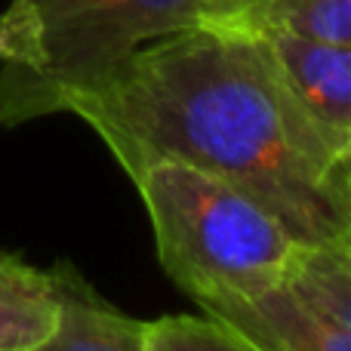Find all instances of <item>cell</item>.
<instances>
[{
  "mask_svg": "<svg viewBox=\"0 0 351 351\" xmlns=\"http://www.w3.org/2000/svg\"><path fill=\"white\" fill-rule=\"evenodd\" d=\"M53 271L62 293L59 327L34 351H145V321L105 302L68 262Z\"/></svg>",
  "mask_w": 351,
  "mask_h": 351,
  "instance_id": "cell-6",
  "label": "cell"
},
{
  "mask_svg": "<svg viewBox=\"0 0 351 351\" xmlns=\"http://www.w3.org/2000/svg\"><path fill=\"white\" fill-rule=\"evenodd\" d=\"M197 305L256 351H351V234L302 241L262 287Z\"/></svg>",
  "mask_w": 351,
  "mask_h": 351,
  "instance_id": "cell-4",
  "label": "cell"
},
{
  "mask_svg": "<svg viewBox=\"0 0 351 351\" xmlns=\"http://www.w3.org/2000/svg\"><path fill=\"white\" fill-rule=\"evenodd\" d=\"M210 0H12L0 16V127L65 114L117 62L197 28Z\"/></svg>",
  "mask_w": 351,
  "mask_h": 351,
  "instance_id": "cell-2",
  "label": "cell"
},
{
  "mask_svg": "<svg viewBox=\"0 0 351 351\" xmlns=\"http://www.w3.org/2000/svg\"><path fill=\"white\" fill-rule=\"evenodd\" d=\"M3 53H6V47H3V37H0V59H3Z\"/></svg>",
  "mask_w": 351,
  "mask_h": 351,
  "instance_id": "cell-11",
  "label": "cell"
},
{
  "mask_svg": "<svg viewBox=\"0 0 351 351\" xmlns=\"http://www.w3.org/2000/svg\"><path fill=\"white\" fill-rule=\"evenodd\" d=\"M123 173L179 160L247 191L299 241L351 234V158L290 105L256 37L188 28L117 62L65 102Z\"/></svg>",
  "mask_w": 351,
  "mask_h": 351,
  "instance_id": "cell-1",
  "label": "cell"
},
{
  "mask_svg": "<svg viewBox=\"0 0 351 351\" xmlns=\"http://www.w3.org/2000/svg\"><path fill=\"white\" fill-rule=\"evenodd\" d=\"M62 293L56 271L0 253V351H34L59 327Z\"/></svg>",
  "mask_w": 351,
  "mask_h": 351,
  "instance_id": "cell-7",
  "label": "cell"
},
{
  "mask_svg": "<svg viewBox=\"0 0 351 351\" xmlns=\"http://www.w3.org/2000/svg\"><path fill=\"white\" fill-rule=\"evenodd\" d=\"M204 28L243 37L296 34L351 47V0H250L243 10Z\"/></svg>",
  "mask_w": 351,
  "mask_h": 351,
  "instance_id": "cell-8",
  "label": "cell"
},
{
  "mask_svg": "<svg viewBox=\"0 0 351 351\" xmlns=\"http://www.w3.org/2000/svg\"><path fill=\"white\" fill-rule=\"evenodd\" d=\"M145 351H256L243 336L213 317L167 315L145 321Z\"/></svg>",
  "mask_w": 351,
  "mask_h": 351,
  "instance_id": "cell-9",
  "label": "cell"
},
{
  "mask_svg": "<svg viewBox=\"0 0 351 351\" xmlns=\"http://www.w3.org/2000/svg\"><path fill=\"white\" fill-rule=\"evenodd\" d=\"M250 0H210V6H206L204 19H200V25H213V22H222V19H228L231 12L243 10Z\"/></svg>",
  "mask_w": 351,
  "mask_h": 351,
  "instance_id": "cell-10",
  "label": "cell"
},
{
  "mask_svg": "<svg viewBox=\"0 0 351 351\" xmlns=\"http://www.w3.org/2000/svg\"><path fill=\"white\" fill-rule=\"evenodd\" d=\"M290 105L342 158H351V47L296 34L256 37Z\"/></svg>",
  "mask_w": 351,
  "mask_h": 351,
  "instance_id": "cell-5",
  "label": "cell"
},
{
  "mask_svg": "<svg viewBox=\"0 0 351 351\" xmlns=\"http://www.w3.org/2000/svg\"><path fill=\"white\" fill-rule=\"evenodd\" d=\"M130 182L148 210L160 265L194 302L262 287L302 243L259 200L197 167L154 160Z\"/></svg>",
  "mask_w": 351,
  "mask_h": 351,
  "instance_id": "cell-3",
  "label": "cell"
}]
</instances>
